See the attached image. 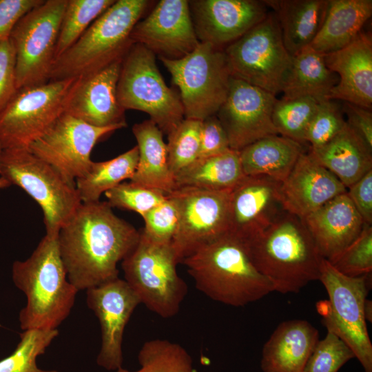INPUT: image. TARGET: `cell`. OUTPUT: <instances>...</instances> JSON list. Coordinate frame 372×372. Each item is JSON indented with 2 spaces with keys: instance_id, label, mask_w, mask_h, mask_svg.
<instances>
[{
  "instance_id": "1",
  "label": "cell",
  "mask_w": 372,
  "mask_h": 372,
  "mask_svg": "<svg viewBox=\"0 0 372 372\" xmlns=\"http://www.w3.org/2000/svg\"><path fill=\"white\" fill-rule=\"evenodd\" d=\"M140 231L118 217L107 202L82 203L61 227L58 245L68 280L79 291L118 278L117 265Z\"/></svg>"
},
{
  "instance_id": "2",
  "label": "cell",
  "mask_w": 372,
  "mask_h": 372,
  "mask_svg": "<svg viewBox=\"0 0 372 372\" xmlns=\"http://www.w3.org/2000/svg\"><path fill=\"white\" fill-rule=\"evenodd\" d=\"M242 240L254 265L274 291L298 293L318 280L323 258L298 216L284 211L263 231Z\"/></svg>"
},
{
  "instance_id": "3",
  "label": "cell",
  "mask_w": 372,
  "mask_h": 372,
  "mask_svg": "<svg viewBox=\"0 0 372 372\" xmlns=\"http://www.w3.org/2000/svg\"><path fill=\"white\" fill-rule=\"evenodd\" d=\"M57 238L45 234L29 258L12 264V281L27 299L19 315L23 331L57 329L74 304L79 290L68 279Z\"/></svg>"
},
{
  "instance_id": "4",
  "label": "cell",
  "mask_w": 372,
  "mask_h": 372,
  "mask_svg": "<svg viewBox=\"0 0 372 372\" xmlns=\"http://www.w3.org/2000/svg\"><path fill=\"white\" fill-rule=\"evenodd\" d=\"M196 288L212 300L243 307L274 291L242 240L228 232L183 260Z\"/></svg>"
},
{
  "instance_id": "5",
  "label": "cell",
  "mask_w": 372,
  "mask_h": 372,
  "mask_svg": "<svg viewBox=\"0 0 372 372\" xmlns=\"http://www.w3.org/2000/svg\"><path fill=\"white\" fill-rule=\"evenodd\" d=\"M147 0H117L54 60L50 81L83 78L122 60L134 43L132 30L149 6Z\"/></svg>"
},
{
  "instance_id": "6",
  "label": "cell",
  "mask_w": 372,
  "mask_h": 372,
  "mask_svg": "<svg viewBox=\"0 0 372 372\" xmlns=\"http://www.w3.org/2000/svg\"><path fill=\"white\" fill-rule=\"evenodd\" d=\"M172 242L156 241L143 231L132 250L121 261L125 281L141 304L162 318L175 316L188 292L177 272Z\"/></svg>"
},
{
  "instance_id": "7",
  "label": "cell",
  "mask_w": 372,
  "mask_h": 372,
  "mask_svg": "<svg viewBox=\"0 0 372 372\" xmlns=\"http://www.w3.org/2000/svg\"><path fill=\"white\" fill-rule=\"evenodd\" d=\"M371 278V273L346 276L323 258L318 280L327 290L328 299L316 304L327 331L348 345L364 372H372V344L364 313Z\"/></svg>"
},
{
  "instance_id": "8",
  "label": "cell",
  "mask_w": 372,
  "mask_h": 372,
  "mask_svg": "<svg viewBox=\"0 0 372 372\" xmlns=\"http://www.w3.org/2000/svg\"><path fill=\"white\" fill-rule=\"evenodd\" d=\"M0 177L23 189L41 207L47 234H58L82 203L75 182L28 149L2 150Z\"/></svg>"
},
{
  "instance_id": "9",
  "label": "cell",
  "mask_w": 372,
  "mask_h": 372,
  "mask_svg": "<svg viewBox=\"0 0 372 372\" xmlns=\"http://www.w3.org/2000/svg\"><path fill=\"white\" fill-rule=\"evenodd\" d=\"M116 94L125 110L147 114L167 135L185 118L179 94L165 83L156 55L141 44L133 43L124 56Z\"/></svg>"
},
{
  "instance_id": "10",
  "label": "cell",
  "mask_w": 372,
  "mask_h": 372,
  "mask_svg": "<svg viewBox=\"0 0 372 372\" xmlns=\"http://www.w3.org/2000/svg\"><path fill=\"white\" fill-rule=\"evenodd\" d=\"M158 59L179 90L185 118L202 121L216 114L231 77L224 49L200 42L181 59Z\"/></svg>"
},
{
  "instance_id": "11",
  "label": "cell",
  "mask_w": 372,
  "mask_h": 372,
  "mask_svg": "<svg viewBox=\"0 0 372 372\" xmlns=\"http://www.w3.org/2000/svg\"><path fill=\"white\" fill-rule=\"evenodd\" d=\"M79 79L50 81L17 89L0 112L2 149H28L64 113Z\"/></svg>"
},
{
  "instance_id": "12",
  "label": "cell",
  "mask_w": 372,
  "mask_h": 372,
  "mask_svg": "<svg viewBox=\"0 0 372 372\" xmlns=\"http://www.w3.org/2000/svg\"><path fill=\"white\" fill-rule=\"evenodd\" d=\"M224 52L231 76L275 96L281 92L292 56L285 48L274 13L267 14Z\"/></svg>"
},
{
  "instance_id": "13",
  "label": "cell",
  "mask_w": 372,
  "mask_h": 372,
  "mask_svg": "<svg viewBox=\"0 0 372 372\" xmlns=\"http://www.w3.org/2000/svg\"><path fill=\"white\" fill-rule=\"evenodd\" d=\"M68 0H46L26 13L10 39L16 52L17 89L46 83Z\"/></svg>"
},
{
  "instance_id": "14",
  "label": "cell",
  "mask_w": 372,
  "mask_h": 372,
  "mask_svg": "<svg viewBox=\"0 0 372 372\" xmlns=\"http://www.w3.org/2000/svg\"><path fill=\"white\" fill-rule=\"evenodd\" d=\"M230 192L178 187L169 194L178 209L177 229L172 241L178 264L230 231Z\"/></svg>"
},
{
  "instance_id": "15",
  "label": "cell",
  "mask_w": 372,
  "mask_h": 372,
  "mask_svg": "<svg viewBox=\"0 0 372 372\" xmlns=\"http://www.w3.org/2000/svg\"><path fill=\"white\" fill-rule=\"evenodd\" d=\"M123 127H95L63 113L28 149L68 180L75 182L90 168L92 163L91 153L98 141Z\"/></svg>"
},
{
  "instance_id": "16",
  "label": "cell",
  "mask_w": 372,
  "mask_h": 372,
  "mask_svg": "<svg viewBox=\"0 0 372 372\" xmlns=\"http://www.w3.org/2000/svg\"><path fill=\"white\" fill-rule=\"evenodd\" d=\"M275 95L231 76L227 97L216 116L230 149L240 151L255 141L278 134L272 121Z\"/></svg>"
},
{
  "instance_id": "17",
  "label": "cell",
  "mask_w": 372,
  "mask_h": 372,
  "mask_svg": "<svg viewBox=\"0 0 372 372\" xmlns=\"http://www.w3.org/2000/svg\"><path fill=\"white\" fill-rule=\"evenodd\" d=\"M87 304L97 317L101 344L96 364L107 371L122 367L125 328L140 300L125 280L117 278L86 290Z\"/></svg>"
},
{
  "instance_id": "18",
  "label": "cell",
  "mask_w": 372,
  "mask_h": 372,
  "mask_svg": "<svg viewBox=\"0 0 372 372\" xmlns=\"http://www.w3.org/2000/svg\"><path fill=\"white\" fill-rule=\"evenodd\" d=\"M130 38L158 58L168 59H181L200 43L187 0L160 1L134 25Z\"/></svg>"
},
{
  "instance_id": "19",
  "label": "cell",
  "mask_w": 372,
  "mask_h": 372,
  "mask_svg": "<svg viewBox=\"0 0 372 372\" xmlns=\"http://www.w3.org/2000/svg\"><path fill=\"white\" fill-rule=\"evenodd\" d=\"M263 1H189L192 20L200 43L224 49L265 19Z\"/></svg>"
},
{
  "instance_id": "20",
  "label": "cell",
  "mask_w": 372,
  "mask_h": 372,
  "mask_svg": "<svg viewBox=\"0 0 372 372\" xmlns=\"http://www.w3.org/2000/svg\"><path fill=\"white\" fill-rule=\"evenodd\" d=\"M280 187L267 176L245 175L230 192V232L246 240L269 227L285 211Z\"/></svg>"
},
{
  "instance_id": "21",
  "label": "cell",
  "mask_w": 372,
  "mask_h": 372,
  "mask_svg": "<svg viewBox=\"0 0 372 372\" xmlns=\"http://www.w3.org/2000/svg\"><path fill=\"white\" fill-rule=\"evenodd\" d=\"M122 60L80 77L69 95L64 113L95 127H126L125 110L116 94Z\"/></svg>"
},
{
  "instance_id": "22",
  "label": "cell",
  "mask_w": 372,
  "mask_h": 372,
  "mask_svg": "<svg viewBox=\"0 0 372 372\" xmlns=\"http://www.w3.org/2000/svg\"><path fill=\"white\" fill-rule=\"evenodd\" d=\"M347 191L309 151L300 154L280 187L284 209L302 219Z\"/></svg>"
},
{
  "instance_id": "23",
  "label": "cell",
  "mask_w": 372,
  "mask_h": 372,
  "mask_svg": "<svg viewBox=\"0 0 372 372\" xmlns=\"http://www.w3.org/2000/svg\"><path fill=\"white\" fill-rule=\"evenodd\" d=\"M323 55L327 68L339 79L328 99L348 102L371 110V37L361 32L346 47Z\"/></svg>"
},
{
  "instance_id": "24",
  "label": "cell",
  "mask_w": 372,
  "mask_h": 372,
  "mask_svg": "<svg viewBox=\"0 0 372 372\" xmlns=\"http://www.w3.org/2000/svg\"><path fill=\"white\" fill-rule=\"evenodd\" d=\"M302 220L321 256L329 262L357 238L364 225L347 192Z\"/></svg>"
},
{
  "instance_id": "25",
  "label": "cell",
  "mask_w": 372,
  "mask_h": 372,
  "mask_svg": "<svg viewBox=\"0 0 372 372\" xmlns=\"http://www.w3.org/2000/svg\"><path fill=\"white\" fill-rule=\"evenodd\" d=\"M318 340V329L307 320L281 322L262 348V371L303 372Z\"/></svg>"
},
{
  "instance_id": "26",
  "label": "cell",
  "mask_w": 372,
  "mask_h": 372,
  "mask_svg": "<svg viewBox=\"0 0 372 372\" xmlns=\"http://www.w3.org/2000/svg\"><path fill=\"white\" fill-rule=\"evenodd\" d=\"M309 152L347 189L372 170V149L347 124L327 143L318 148L309 147Z\"/></svg>"
},
{
  "instance_id": "27",
  "label": "cell",
  "mask_w": 372,
  "mask_h": 372,
  "mask_svg": "<svg viewBox=\"0 0 372 372\" xmlns=\"http://www.w3.org/2000/svg\"><path fill=\"white\" fill-rule=\"evenodd\" d=\"M285 48L291 56L309 46L324 20L329 0H269Z\"/></svg>"
},
{
  "instance_id": "28",
  "label": "cell",
  "mask_w": 372,
  "mask_h": 372,
  "mask_svg": "<svg viewBox=\"0 0 372 372\" xmlns=\"http://www.w3.org/2000/svg\"><path fill=\"white\" fill-rule=\"evenodd\" d=\"M132 132L137 142L138 161L130 181L169 194L176 184L163 133L150 119L135 123Z\"/></svg>"
},
{
  "instance_id": "29",
  "label": "cell",
  "mask_w": 372,
  "mask_h": 372,
  "mask_svg": "<svg viewBox=\"0 0 372 372\" xmlns=\"http://www.w3.org/2000/svg\"><path fill=\"white\" fill-rule=\"evenodd\" d=\"M371 0H329L323 23L309 45L327 54L351 43L371 17Z\"/></svg>"
},
{
  "instance_id": "30",
  "label": "cell",
  "mask_w": 372,
  "mask_h": 372,
  "mask_svg": "<svg viewBox=\"0 0 372 372\" xmlns=\"http://www.w3.org/2000/svg\"><path fill=\"white\" fill-rule=\"evenodd\" d=\"M304 152V145L274 134L247 145L239 154L245 175L267 176L282 183Z\"/></svg>"
},
{
  "instance_id": "31",
  "label": "cell",
  "mask_w": 372,
  "mask_h": 372,
  "mask_svg": "<svg viewBox=\"0 0 372 372\" xmlns=\"http://www.w3.org/2000/svg\"><path fill=\"white\" fill-rule=\"evenodd\" d=\"M338 80L326 65L324 55L308 46L292 56L281 87L282 98L309 96L321 102L328 99Z\"/></svg>"
},
{
  "instance_id": "32",
  "label": "cell",
  "mask_w": 372,
  "mask_h": 372,
  "mask_svg": "<svg viewBox=\"0 0 372 372\" xmlns=\"http://www.w3.org/2000/svg\"><path fill=\"white\" fill-rule=\"evenodd\" d=\"M238 151L198 158L175 176L176 189L231 192L245 176Z\"/></svg>"
},
{
  "instance_id": "33",
  "label": "cell",
  "mask_w": 372,
  "mask_h": 372,
  "mask_svg": "<svg viewBox=\"0 0 372 372\" xmlns=\"http://www.w3.org/2000/svg\"><path fill=\"white\" fill-rule=\"evenodd\" d=\"M138 161V149L136 145L112 159L92 161L87 172L75 180L81 202H97L103 193L124 180H130L135 172Z\"/></svg>"
},
{
  "instance_id": "34",
  "label": "cell",
  "mask_w": 372,
  "mask_h": 372,
  "mask_svg": "<svg viewBox=\"0 0 372 372\" xmlns=\"http://www.w3.org/2000/svg\"><path fill=\"white\" fill-rule=\"evenodd\" d=\"M138 360L141 366L138 370L121 367L114 372H197L187 351L166 339L145 342L138 351Z\"/></svg>"
},
{
  "instance_id": "35",
  "label": "cell",
  "mask_w": 372,
  "mask_h": 372,
  "mask_svg": "<svg viewBox=\"0 0 372 372\" xmlns=\"http://www.w3.org/2000/svg\"><path fill=\"white\" fill-rule=\"evenodd\" d=\"M115 0H68L55 49V59L68 50Z\"/></svg>"
},
{
  "instance_id": "36",
  "label": "cell",
  "mask_w": 372,
  "mask_h": 372,
  "mask_svg": "<svg viewBox=\"0 0 372 372\" xmlns=\"http://www.w3.org/2000/svg\"><path fill=\"white\" fill-rule=\"evenodd\" d=\"M58 335V329L23 331L14 351L0 360V372H58L40 369L37 362Z\"/></svg>"
},
{
  "instance_id": "37",
  "label": "cell",
  "mask_w": 372,
  "mask_h": 372,
  "mask_svg": "<svg viewBox=\"0 0 372 372\" xmlns=\"http://www.w3.org/2000/svg\"><path fill=\"white\" fill-rule=\"evenodd\" d=\"M319 103L309 96L277 99L272 112V121L278 134L302 145L306 143V130Z\"/></svg>"
},
{
  "instance_id": "38",
  "label": "cell",
  "mask_w": 372,
  "mask_h": 372,
  "mask_svg": "<svg viewBox=\"0 0 372 372\" xmlns=\"http://www.w3.org/2000/svg\"><path fill=\"white\" fill-rule=\"evenodd\" d=\"M201 122L184 118L167 134L168 163L174 178L198 157Z\"/></svg>"
},
{
  "instance_id": "39",
  "label": "cell",
  "mask_w": 372,
  "mask_h": 372,
  "mask_svg": "<svg viewBox=\"0 0 372 372\" xmlns=\"http://www.w3.org/2000/svg\"><path fill=\"white\" fill-rule=\"evenodd\" d=\"M108 204L112 207L135 211L141 217L162 203L167 194L132 182H122L105 192Z\"/></svg>"
},
{
  "instance_id": "40",
  "label": "cell",
  "mask_w": 372,
  "mask_h": 372,
  "mask_svg": "<svg viewBox=\"0 0 372 372\" xmlns=\"http://www.w3.org/2000/svg\"><path fill=\"white\" fill-rule=\"evenodd\" d=\"M329 262L338 272L346 276L358 277L371 273L372 271L371 225L364 223L357 238Z\"/></svg>"
},
{
  "instance_id": "41",
  "label": "cell",
  "mask_w": 372,
  "mask_h": 372,
  "mask_svg": "<svg viewBox=\"0 0 372 372\" xmlns=\"http://www.w3.org/2000/svg\"><path fill=\"white\" fill-rule=\"evenodd\" d=\"M347 125L344 114L337 100L319 103L306 130L304 140L310 148H318L333 138Z\"/></svg>"
},
{
  "instance_id": "42",
  "label": "cell",
  "mask_w": 372,
  "mask_h": 372,
  "mask_svg": "<svg viewBox=\"0 0 372 372\" xmlns=\"http://www.w3.org/2000/svg\"><path fill=\"white\" fill-rule=\"evenodd\" d=\"M354 358L348 345L335 333L327 331L326 336L316 344L303 372H338Z\"/></svg>"
},
{
  "instance_id": "43",
  "label": "cell",
  "mask_w": 372,
  "mask_h": 372,
  "mask_svg": "<svg viewBox=\"0 0 372 372\" xmlns=\"http://www.w3.org/2000/svg\"><path fill=\"white\" fill-rule=\"evenodd\" d=\"M142 218L145 227L142 230L151 238L162 242H172L177 229L178 209L175 200L169 194Z\"/></svg>"
},
{
  "instance_id": "44",
  "label": "cell",
  "mask_w": 372,
  "mask_h": 372,
  "mask_svg": "<svg viewBox=\"0 0 372 372\" xmlns=\"http://www.w3.org/2000/svg\"><path fill=\"white\" fill-rule=\"evenodd\" d=\"M17 90L16 52L8 38L0 41V112Z\"/></svg>"
},
{
  "instance_id": "45",
  "label": "cell",
  "mask_w": 372,
  "mask_h": 372,
  "mask_svg": "<svg viewBox=\"0 0 372 372\" xmlns=\"http://www.w3.org/2000/svg\"><path fill=\"white\" fill-rule=\"evenodd\" d=\"M229 149L227 135L216 114L202 121L198 158L213 156Z\"/></svg>"
},
{
  "instance_id": "46",
  "label": "cell",
  "mask_w": 372,
  "mask_h": 372,
  "mask_svg": "<svg viewBox=\"0 0 372 372\" xmlns=\"http://www.w3.org/2000/svg\"><path fill=\"white\" fill-rule=\"evenodd\" d=\"M43 0H0V41L10 38L17 22Z\"/></svg>"
},
{
  "instance_id": "47",
  "label": "cell",
  "mask_w": 372,
  "mask_h": 372,
  "mask_svg": "<svg viewBox=\"0 0 372 372\" xmlns=\"http://www.w3.org/2000/svg\"><path fill=\"white\" fill-rule=\"evenodd\" d=\"M347 194L364 223L372 224V170L351 185Z\"/></svg>"
},
{
  "instance_id": "48",
  "label": "cell",
  "mask_w": 372,
  "mask_h": 372,
  "mask_svg": "<svg viewBox=\"0 0 372 372\" xmlns=\"http://www.w3.org/2000/svg\"><path fill=\"white\" fill-rule=\"evenodd\" d=\"M346 114L347 125L372 149V112L353 103L344 102L342 106Z\"/></svg>"
},
{
  "instance_id": "49",
  "label": "cell",
  "mask_w": 372,
  "mask_h": 372,
  "mask_svg": "<svg viewBox=\"0 0 372 372\" xmlns=\"http://www.w3.org/2000/svg\"><path fill=\"white\" fill-rule=\"evenodd\" d=\"M371 301L369 300L368 299L366 300L365 305H364V313H365V318L366 320H369L371 322L372 318V307H371Z\"/></svg>"
},
{
  "instance_id": "50",
  "label": "cell",
  "mask_w": 372,
  "mask_h": 372,
  "mask_svg": "<svg viewBox=\"0 0 372 372\" xmlns=\"http://www.w3.org/2000/svg\"><path fill=\"white\" fill-rule=\"evenodd\" d=\"M11 185L8 181H7L6 179L0 177V189H4L6 187H9Z\"/></svg>"
},
{
  "instance_id": "51",
  "label": "cell",
  "mask_w": 372,
  "mask_h": 372,
  "mask_svg": "<svg viewBox=\"0 0 372 372\" xmlns=\"http://www.w3.org/2000/svg\"><path fill=\"white\" fill-rule=\"evenodd\" d=\"M2 150H3V149H2V147H1V146L0 145V157H1V155Z\"/></svg>"
}]
</instances>
